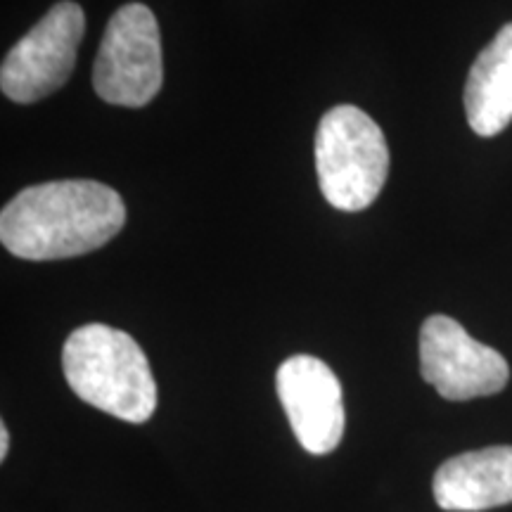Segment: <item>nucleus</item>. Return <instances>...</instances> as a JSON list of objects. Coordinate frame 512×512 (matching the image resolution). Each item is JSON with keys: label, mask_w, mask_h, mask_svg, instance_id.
<instances>
[{"label": "nucleus", "mask_w": 512, "mask_h": 512, "mask_svg": "<svg viewBox=\"0 0 512 512\" xmlns=\"http://www.w3.org/2000/svg\"><path fill=\"white\" fill-rule=\"evenodd\" d=\"M275 389L304 451L313 456L335 451L344 437L347 413L342 384L328 363L306 354L290 356L278 368Z\"/></svg>", "instance_id": "obj_7"}, {"label": "nucleus", "mask_w": 512, "mask_h": 512, "mask_svg": "<svg viewBox=\"0 0 512 512\" xmlns=\"http://www.w3.org/2000/svg\"><path fill=\"white\" fill-rule=\"evenodd\" d=\"M126 223V204L98 181H50L22 190L0 214V242L27 261L72 259L105 247Z\"/></svg>", "instance_id": "obj_1"}, {"label": "nucleus", "mask_w": 512, "mask_h": 512, "mask_svg": "<svg viewBox=\"0 0 512 512\" xmlns=\"http://www.w3.org/2000/svg\"><path fill=\"white\" fill-rule=\"evenodd\" d=\"M164 81L162 36L155 12L128 3L114 12L93 64V88L117 107H145Z\"/></svg>", "instance_id": "obj_4"}, {"label": "nucleus", "mask_w": 512, "mask_h": 512, "mask_svg": "<svg viewBox=\"0 0 512 512\" xmlns=\"http://www.w3.org/2000/svg\"><path fill=\"white\" fill-rule=\"evenodd\" d=\"M67 384L81 401L114 418L143 425L155 415L157 382L145 351L124 330L91 323L62 349Z\"/></svg>", "instance_id": "obj_2"}, {"label": "nucleus", "mask_w": 512, "mask_h": 512, "mask_svg": "<svg viewBox=\"0 0 512 512\" xmlns=\"http://www.w3.org/2000/svg\"><path fill=\"white\" fill-rule=\"evenodd\" d=\"M83 34L86 15L79 3L62 0L53 5L5 55L0 67L5 98L31 105L62 88L74 72Z\"/></svg>", "instance_id": "obj_5"}, {"label": "nucleus", "mask_w": 512, "mask_h": 512, "mask_svg": "<svg viewBox=\"0 0 512 512\" xmlns=\"http://www.w3.org/2000/svg\"><path fill=\"white\" fill-rule=\"evenodd\" d=\"M420 373L448 401L494 396L510 380L503 354L472 339L458 320L448 316H430L422 323Z\"/></svg>", "instance_id": "obj_6"}, {"label": "nucleus", "mask_w": 512, "mask_h": 512, "mask_svg": "<svg viewBox=\"0 0 512 512\" xmlns=\"http://www.w3.org/2000/svg\"><path fill=\"white\" fill-rule=\"evenodd\" d=\"M316 171L320 192L332 207H370L389 176V145L382 128L354 105L332 107L318 124Z\"/></svg>", "instance_id": "obj_3"}, {"label": "nucleus", "mask_w": 512, "mask_h": 512, "mask_svg": "<svg viewBox=\"0 0 512 512\" xmlns=\"http://www.w3.org/2000/svg\"><path fill=\"white\" fill-rule=\"evenodd\" d=\"M467 124L491 138L512 121V22L494 36L472 64L465 83Z\"/></svg>", "instance_id": "obj_9"}, {"label": "nucleus", "mask_w": 512, "mask_h": 512, "mask_svg": "<svg viewBox=\"0 0 512 512\" xmlns=\"http://www.w3.org/2000/svg\"><path fill=\"white\" fill-rule=\"evenodd\" d=\"M448 512H482L512 503V446H489L448 458L432 482Z\"/></svg>", "instance_id": "obj_8"}, {"label": "nucleus", "mask_w": 512, "mask_h": 512, "mask_svg": "<svg viewBox=\"0 0 512 512\" xmlns=\"http://www.w3.org/2000/svg\"><path fill=\"white\" fill-rule=\"evenodd\" d=\"M8 451H10V432L8 427L0 425V460L8 458Z\"/></svg>", "instance_id": "obj_10"}]
</instances>
